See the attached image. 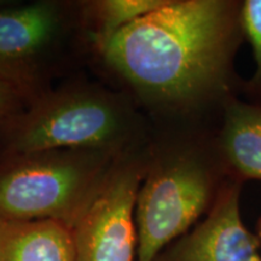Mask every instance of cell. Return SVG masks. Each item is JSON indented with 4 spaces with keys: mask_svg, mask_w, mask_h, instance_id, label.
Listing matches in <instances>:
<instances>
[{
    "mask_svg": "<svg viewBox=\"0 0 261 261\" xmlns=\"http://www.w3.org/2000/svg\"><path fill=\"white\" fill-rule=\"evenodd\" d=\"M129 113L113 94L70 87L40 96L10 132L11 156L61 149L117 154L130 133Z\"/></svg>",
    "mask_w": 261,
    "mask_h": 261,
    "instance_id": "4",
    "label": "cell"
},
{
    "mask_svg": "<svg viewBox=\"0 0 261 261\" xmlns=\"http://www.w3.org/2000/svg\"><path fill=\"white\" fill-rule=\"evenodd\" d=\"M0 261H75L73 228L52 219L0 220Z\"/></svg>",
    "mask_w": 261,
    "mask_h": 261,
    "instance_id": "9",
    "label": "cell"
},
{
    "mask_svg": "<svg viewBox=\"0 0 261 261\" xmlns=\"http://www.w3.org/2000/svg\"><path fill=\"white\" fill-rule=\"evenodd\" d=\"M60 6L52 2L0 10V77L25 92L33 69L61 27Z\"/></svg>",
    "mask_w": 261,
    "mask_h": 261,
    "instance_id": "7",
    "label": "cell"
},
{
    "mask_svg": "<svg viewBox=\"0 0 261 261\" xmlns=\"http://www.w3.org/2000/svg\"><path fill=\"white\" fill-rule=\"evenodd\" d=\"M219 125L180 130L152 149L136 201L137 261H155L210 212L228 179Z\"/></svg>",
    "mask_w": 261,
    "mask_h": 261,
    "instance_id": "2",
    "label": "cell"
},
{
    "mask_svg": "<svg viewBox=\"0 0 261 261\" xmlns=\"http://www.w3.org/2000/svg\"><path fill=\"white\" fill-rule=\"evenodd\" d=\"M0 4H3V3H2V2H0Z\"/></svg>",
    "mask_w": 261,
    "mask_h": 261,
    "instance_id": "14",
    "label": "cell"
},
{
    "mask_svg": "<svg viewBox=\"0 0 261 261\" xmlns=\"http://www.w3.org/2000/svg\"><path fill=\"white\" fill-rule=\"evenodd\" d=\"M243 0H167L98 46L145 102L182 121H220L244 79Z\"/></svg>",
    "mask_w": 261,
    "mask_h": 261,
    "instance_id": "1",
    "label": "cell"
},
{
    "mask_svg": "<svg viewBox=\"0 0 261 261\" xmlns=\"http://www.w3.org/2000/svg\"><path fill=\"white\" fill-rule=\"evenodd\" d=\"M255 233L257 234V237H259V240H260V242H261V217H259V219H257V221H256Z\"/></svg>",
    "mask_w": 261,
    "mask_h": 261,
    "instance_id": "13",
    "label": "cell"
},
{
    "mask_svg": "<svg viewBox=\"0 0 261 261\" xmlns=\"http://www.w3.org/2000/svg\"><path fill=\"white\" fill-rule=\"evenodd\" d=\"M21 93L17 87L0 77V117L6 116L14 110Z\"/></svg>",
    "mask_w": 261,
    "mask_h": 261,
    "instance_id": "12",
    "label": "cell"
},
{
    "mask_svg": "<svg viewBox=\"0 0 261 261\" xmlns=\"http://www.w3.org/2000/svg\"><path fill=\"white\" fill-rule=\"evenodd\" d=\"M242 21L246 41L253 51L255 70L249 79H244L240 98L261 104V0H243Z\"/></svg>",
    "mask_w": 261,
    "mask_h": 261,
    "instance_id": "11",
    "label": "cell"
},
{
    "mask_svg": "<svg viewBox=\"0 0 261 261\" xmlns=\"http://www.w3.org/2000/svg\"><path fill=\"white\" fill-rule=\"evenodd\" d=\"M151 151L117 158L73 227L75 261H133L138 234L136 201Z\"/></svg>",
    "mask_w": 261,
    "mask_h": 261,
    "instance_id": "5",
    "label": "cell"
},
{
    "mask_svg": "<svg viewBox=\"0 0 261 261\" xmlns=\"http://www.w3.org/2000/svg\"><path fill=\"white\" fill-rule=\"evenodd\" d=\"M116 159L92 149L11 156L0 166V220L52 219L73 228Z\"/></svg>",
    "mask_w": 261,
    "mask_h": 261,
    "instance_id": "3",
    "label": "cell"
},
{
    "mask_svg": "<svg viewBox=\"0 0 261 261\" xmlns=\"http://www.w3.org/2000/svg\"><path fill=\"white\" fill-rule=\"evenodd\" d=\"M244 182H225L204 219L162 250L155 261H261V242L241 215Z\"/></svg>",
    "mask_w": 261,
    "mask_h": 261,
    "instance_id": "6",
    "label": "cell"
},
{
    "mask_svg": "<svg viewBox=\"0 0 261 261\" xmlns=\"http://www.w3.org/2000/svg\"><path fill=\"white\" fill-rule=\"evenodd\" d=\"M166 2L167 0H99L90 3L86 6L87 16L93 23L97 46Z\"/></svg>",
    "mask_w": 261,
    "mask_h": 261,
    "instance_id": "10",
    "label": "cell"
},
{
    "mask_svg": "<svg viewBox=\"0 0 261 261\" xmlns=\"http://www.w3.org/2000/svg\"><path fill=\"white\" fill-rule=\"evenodd\" d=\"M218 143L230 177L261 181V104L233 98L225 107Z\"/></svg>",
    "mask_w": 261,
    "mask_h": 261,
    "instance_id": "8",
    "label": "cell"
}]
</instances>
